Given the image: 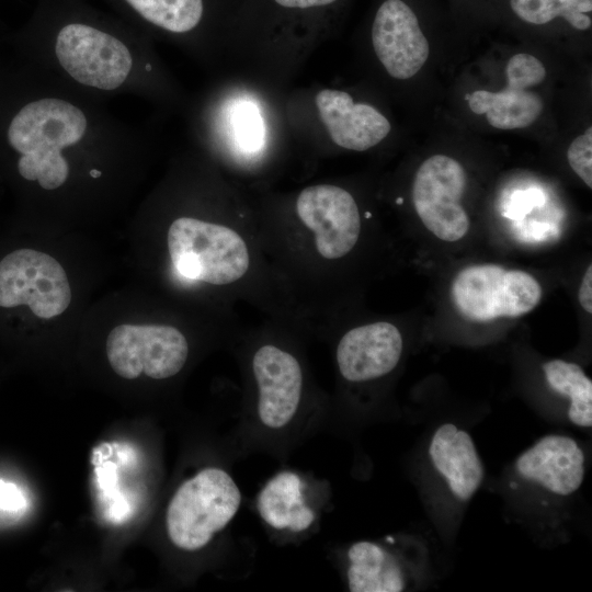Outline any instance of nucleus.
Instances as JSON below:
<instances>
[{
	"instance_id": "nucleus-16",
	"label": "nucleus",
	"mask_w": 592,
	"mask_h": 592,
	"mask_svg": "<svg viewBox=\"0 0 592 592\" xmlns=\"http://www.w3.org/2000/svg\"><path fill=\"white\" fill-rule=\"evenodd\" d=\"M315 103L331 139L342 148L367 150L390 132V123L377 109L354 103L348 92L325 89L317 93Z\"/></svg>"
},
{
	"instance_id": "nucleus-1",
	"label": "nucleus",
	"mask_w": 592,
	"mask_h": 592,
	"mask_svg": "<svg viewBox=\"0 0 592 592\" xmlns=\"http://www.w3.org/2000/svg\"><path fill=\"white\" fill-rule=\"evenodd\" d=\"M26 95L3 129L15 170L46 193L67 187L78 166L102 181L106 166L137 158L146 135L110 111L105 102L34 72Z\"/></svg>"
},
{
	"instance_id": "nucleus-23",
	"label": "nucleus",
	"mask_w": 592,
	"mask_h": 592,
	"mask_svg": "<svg viewBox=\"0 0 592 592\" xmlns=\"http://www.w3.org/2000/svg\"><path fill=\"white\" fill-rule=\"evenodd\" d=\"M571 169L591 189L592 187V128L573 139L567 151Z\"/></svg>"
},
{
	"instance_id": "nucleus-15",
	"label": "nucleus",
	"mask_w": 592,
	"mask_h": 592,
	"mask_svg": "<svg viewBox=\"0 0 592 592\" xmlns=\"http://www.w3.org/2000/svg\"><path fill=\"white\" fill-rule=\"evenodd\" d=\"M116 15L148 38H177L201 33L210 23L218 0H104Z\"/></svg>"
},
{
	"instance_id": "nucleus-7",
	"label": "nucleus",
	"mask_w": 592,
	"mask_h": 592,
	"mask_svg": "<svg viewBox=\"0 0 592 592\" xmlns=\"http://www.w3.org/2000/svg\"><path fill=\"white\" fill-rule=\"evenodd\" d=\"M189 355L184 334L172 326L119 325L106 339V356L113 371L126 379L141 373L153 379L177 375Z\"/></svg>"
},
{
	"instance_id": "nucleus-6",
	"label": "nucleus",
	"mask_w": 592,
	"mask_h": 592,
	"mask_svg": "<svg viewBox=\"0 0 592 592\" xmlns=\"http://www.w3.org/2000/svg\"><path fill=\"white\" fill-rule=\"evenodd\" d=\"M71 288L60 263L47 253L16 249L0 260V308L27 306L38 318L62 314Z\"/></svg>"
},
{
	"instance_id": "nucleus-25",
	"label": "nucleus",
	"mask_w": 592,
	"mask_h": 592,
	"mask_svg": "<svg viewBox=\"0 0 592 592\" xmlns=\"http://www.w3.org/2000/svg\"><path fill=\"white\" fill-rule=\"evenodd\" d=\"M579 301L582 308L591 314L592 312V265L589 264L582 277L579 293Z\"/></svg>"
},
{
	"instance_id": "nucleus-4",
	"label": "nucleus",
	"mask_w": 592,
	"mask_h": 592,
	"mask_svg": "<svg viewBox=\"0 0 592 592\" xmlns=\"http://www.w3.org/2000/svg\"><path fill=\"white\" fill-rule=\"evenodd\" d=\"M167 242L174 269L189 280L227 285L244 276L250 266L246 241L224 225L179 217L169 227Z\"/></svg>"
},
{
	"instance_id": "nucleus-14",
	"label": "nucleus",
	"mask_w": 592,
	"mask_h": 592,
	"mask_svg": "<svg viewBox=\"0 0 592 592\" xmlns=\"http://www.w3.org/2000/svg\"><path fill=\"white\" fill-rule=\"evenodd\" d=\"M402 337L398 328L386 321L349 330L337 346V364L342 377L361 383L383 377L399 363Z\"/></svg>"
},
{
	"instance_id": "nucleus-22",
	"label": "nucleus",
	"mask_w": 592,
	"mask_h": 592,
	"mask_svg": "<svg viewBox=\"0 0 592 592\" xmlns=\"http://www.w3.org/2000/svg\"><path fill=\"white\" fill-rule=\"evenodd\" d=\"M512 12L523 22L544 25L562 19L578 31L592 25V0H509Z\"/></svg>"
},
{
	"instance_id": "nucleus-19",
	"label": "nucleus",
	"mask_w": 592,
	"mask_h": 592,
	"mask_svg": "<svg viewBox=\"0 0 592 592\" xmlns=\"http://www.w3.org/2000/svg\"><path fill=\"white\" fill-rule=\"evenodd\" d=\"M258 510L263 521L276 528L299 533L315 520L314 511L306 505L303 481L292 471L275 475L261 490Z\"/></svg>"
},
{
	"instance_id": "nucleus-11",
	"label": "nucleus",
	"mask_w": 592,
	"mask_h": 592,
	"mask_svg": "<svg viewBox=\"0 0 592 592\" xmlns=\"http://www.w3.org/2000/svg\"><path fill=\"white\" fill-rule=\"evenodd\" d=\"M371 34L377 58L396 79L413 77L429 57V42L418 15L405 0H384L375 12Z\"/></svg>"
},
{
	"instance_id": "nucleus-18",
	"label": "nucleus",
	"mask_w": 592,
	"mask_h": 592,
	"mask_svg": "<svg viewBox=\"0 0 592 592\" xmlns=\"http://www.w3.org/2000/svg\"><path fill=\"white\" fill-rule=\"evenodd\" d=\"M351 592H400L411 585L412 570L382 544L362 540L348 550Z\"/></svg>"
},
{
	"instance_id": "nucleus-3",
	"label": "nucleus",
	"mask_w": 592,
	"mask_h": 592,
	"mask_svg": "<svg viewBox=\"0 0 592 592\" xmlns=\"http://www.w3.org/2000/svg\"><path fill=\"white\" fill-rule=\"evenodd\" d=\"M241 500V491L227 471L202 469L169 502L166 524L170 540L187 551L205 547L235 517Z\"/></svg>"
},
{
	"instance_id": "nucleus-10",
	"label": "nucleus",
	"mask_w": 592,
	"mask_h": 592,
	"mask_svg": "<svg viewBox=\"0 0 592 592\" xmlns=\"http://www.w3.org/2000/svg\"><path fill=\"white\" fill-rule=\"evenodd\" d=\"M296 212L314 232L316 249L322 258L341 259L355 247L361 218L357 204L346 190L331 184L308 186L296 200Z\"/></svg>"
},
{
	"instance_id": "nucleus-17",
	"label": "nucleus",
	"mask_w": 592,
	"mask_h": 592,
	"mask_svg": "<svg viewBox=\"0 0 592 592\" xmlns=\"http://www.w3.org/2000/svg\"><path fill=\"white\" fill-rule=\"evenodd\" d=\"M429 457L452 496L469 501L480 488L485 469L471 435L453 423L441 424L432 435Z\"/></svg>"
},
{
	"instance_id": "nucleus-8",
	"label": "nucleus",
	"mask_w": 592,
	"mask_h": 592,
	"mask_svg": "<svg viewBox=\"0 0 592 592\" xmlns=\"http://www.w3.org/2000/svg\"><path fill=\"white\" fill-rule=\"evenodd\" d=\"M465 187V169L445 155L431 156L415 172L414 209L426 229L443 241H458L469 230V217L459 203Z\"/></svg>"
},
{
	"instance_id": "nucleus-5",
	"label": "nucleus",
	"mask_w": 592,
	"mask_h": 592,
	"mask_svg": "<svg viewBox=\"0 0 592 592\" xmlns=\"http://www.w3.org/2000/svg\"><path fill=\"white\" fill-rule=\"evenodd\" d=\"M451 293L457 311L475 322L524 316L543 296L540 284L530 273L491 263L460 270Z\"/></svg>"
},
{
	"instance_id": "nucleus-20",
	"label": "nucleus",
	"mask_w": 592,
	"mask_h": 592,
	"mask_svg": "<svg viewBox=\"0 0 592 592\" xmlns=\"http://www.w3.org/2000/svg\"><path fill=\"white\" fill-rule=\"evenodd\" d=\"M549 387L570 401L568 419L580 428L592 425V380L576 363L551 360L543 365Z\"/></svg>"
},
{
	"instance_id": "nucleus-12",
	"label": "nucleus",
	"mask_w": 592,
	"mask_h": 592,
	"mask_svg": "<svg viewBox=\"0 0 592 592\" xmlns=\"http://www.w3.org/2000/svg\"><path fill=\"white\" fill-rule=\"evenodd\" d=\"M252 372L261 423L283 429L295 417L301 399L304 376L298 360L276 345L264 344L252 357Z\"/></svg>"
},
{
	"instance_id": "nucleus-21",
	"label": "nucleus",
	"mask_w": 592,
	"mask_h": 592,
	"mask_svg": "<svg viewBox=\"0 0 592 592\" xmlns=\"http://www.w3.org/2000/svg\"><path fill=\"white\" fill-rule=\"evenodd\" d=\"M220 128L237 150L258 153L265 143V125L258 105L248 99L231 100L224 105Z\"/></svg>"
},
{
	"instance_id": "nucleus-13",
	"label": "nucleus",
	"mask_w": 592,
	"mask_h": 592,
	"mask_svg": "<svg viewBox=\"0 0 592 592\" xmlns=\"http://www.w3.org/2000/svg\"><path fill=\"white\" fill-rule=\"evenodd\" d=\"M516 475L557 497H569L582 485L585 455L579 443L566 435L540 437L515 460Z\"/></svg>"
},
{
	"instance_id": "nucleus-9",
	"label": "nucleus",
	"mask_w": 592,
	"mask_h": 592,
	"mask_svg": "<svg viewBox=\"0 0 592 592\" xmlns=\"http://www.w3.org/2000/svg\"><path fill=\"white\" fill-rule=\"evenodd\" d=\"M506 84L498 92L477 90L466 98L475 114H486L498 129H516L532 125L543 113L542 98L531 89L546 77V69L535 56L521 53L512 56L505 68Z\"/></svg>"
},
{
	"instance_id": "nucleus-24",
	"label": "nucleus",
	"mask_w": 592,
	"mask_h": 592,
	"mask_svg": "<svg viewBox=\"0 0 592 592\" xmlns=\"http://www.w3.org/2000/svg\"><path fill=\"white\" fill-rule=\"evenodd\" d=\"M25 505V498L16 485L0 480V510L19 512L23 510Z\"/></svg>"
},
{
	"instance_id": "nucleus-2",
	"label": "nucleus",
	"mask_w": 592,
	"mask_h": 592,
	"mask_svg": "<svg viewBox=\"0 0 592 592\" xmlns=\"http://www.w3.org/2000/svg\"><path fill=\"white\" fill-rule=\"evenodd\" d=\"M27 43L32 72L105 103L164 86L150 38L88 0H39Z\"/></svg>"
}]
</instances>
